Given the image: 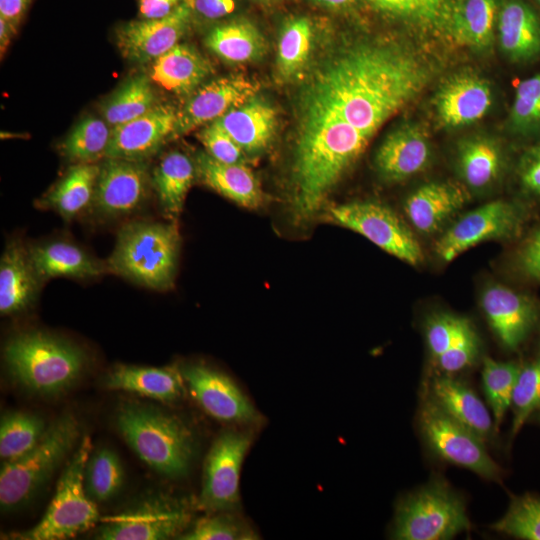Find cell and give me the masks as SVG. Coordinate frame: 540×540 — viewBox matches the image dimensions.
Here are the masks:
<instances>
[{"instance_id": "1", "label": "cell", "mask_w": 540, "mask_h": 540, "mask_svg": "<svg viewBox=\"0 0 540 540\" xmlns=\"http://www.w3.org/2000/svg\"><path fill=\"white\" fill-rule=\"evenodd\" d=\"M429 71L406 49L390 43H358L317 69L300 110L352 128L367 139L424 88Z\"/></svg>"}, {"instance_id": "2", "label": "cell", "mask_w": 540, "mask_h": 540, "mask_svg": "<svg viewBox=\"0 0 540 540\" xmlns=\"http://www.w3.org/2000/svg\"><path fill=\"white\" fill-rule=\"evenodd\" d=\"M369 141L353 129L300 114L292 167V208L298 220L317 213Z\"/></svg>"}, {"instance_id": "3", "label": "cell", "mask_w": 540, "mask_h": 540, "mask_svg": "<svg viewBox=\"0 0 540 540\" xmlns=\"http://www.w3.org/2000/svg\"><path fill=\"white\" fill-rule=\"evenodd\" d=\"M115 423L131 450L154 471L170 478L188 473L195 454V438L180 418L130 402L118 409Z\"/></svg>"}, {"instance_id": "4", "label": "cell", "mask_w": 540, "mask_h": 540, "mask_svg": "<svg viewBox=\"0 0 540 540\" xmlns=\"http://www.w3.org/2000/svg\"><path fill=\"white\" fill-rule=\"evenodd\" d=\"M10 375L42 395L66 390L83 372L87 357L77 345L42 331L12 336L4 348Z\"/></svg>"}, {"instance_id": "5", "label": "cell", "mask_w": 540, "mask_h": 540, "mask_svg": "<svg viewBox=\"0 0 540 540\" xmlns=\"http://www.w3.org/2000/svg\"><path fill=\"white\" fill-rule=\"evenodd\" d=\"M180 236L173 223L135 221L123 226L108 259V269L156 290L173 285Z\"/></svg>"}, {"instance_id": "6", "label": "cell", "mask_w": 540, "mask_h": 540, "mask_svg": "<svg viewBox=\"0 0 540 540\" xmlns=\"http://www.w3.org/2000/svg\"><path fill=\"white\" fill-rule=\"evenodd\" d=\"M81 426L71 413L48 425L40 441L21 457L4 461L0 470V506L12 511L28 504L72 454Z\"/></svg>"}, {"instance_id": "7", "label": "cell", "mask_w": 540, "mask_h": 540, "mask_svg": "<svg viewBox=\"0 0 540 540\" xmlns=\"http://www.w3.org/2000/svg\"><path fill=\"white\" fill-rule=\"evenodd\" d=\"M91 450V439L85 435L66 462L42 519L31 529L11 534L10 538L68 539L87 531L100 521L95 501L88 496L84 485V471Z\"/></svg>"}, {"instance_id": "8", "label": "cell", "mask_w": 540, "mask_h": 540, "mask_svg": "<svg viewBox=\"0 0 540 540\" xmlns=\"http://www.w3.org/2000/svg\"><path fill=\"white\" fill-rule=\"evenodd\" d=\"M469 528L463 498L437 478L398 502L391 536L398 540H446Z\"/></svg>"}, {"instance_id": "9", "label": "cell", "mask_w": 540, "mask_h": 540, "mask_svg": "<svg viewBox=\"0 0 540 540\" xmlns=\"http://www.w3.org/2000/svg\"><path fill=\"white\" fill-rule=\"evenodd\" d=\"M418 424L424 441L439 458L486 480L501 482L503 470L488 454L484 441L448 415L427 393L420 404Z\"/></svg>"}, {"instance_id": "10", "label": "cell", "mask_w": 540, "mask_h": 540, "mask_svg": "<svg viewBox=\"0 0 540 540\" xmlns=\"http://www.w3.org/2000/svg\"><path fill=\"white\" fill-rule=\"evenodd\" d=\"M251 441L249 433L236 429H227L215 439L204 461L201 509L215 513L238 507L240 472Z\"/></svg>"}, {"instance_id": "11", "label": "cell", "mask_w": 540, "mask_h": 540, "mask_svg": "<svg viewBox=\"0 0 540 540\" xmlns=\"http://www.w3.org/2000/svg\"><path fill=\"white\" fill-rule=\"evenodd\" d=\"M191 518L188 506L168 496L149 497L107 518L96 533L100 540H164L185 532Z\"/></svg>"}, {"instance_id": "12", "label": "cell", "mask_w": 540, "mask_h": 540, "mask_svg": "<svg viewBox=\"0 0 540 540\" xmlns=\"http://www.w3.org/2000/svg\"><path fill=\"white\" fill-rule=\"evenodd\" d=\"M331 219L370 240L387 253L416 265L422 260L419 243L397 215L372 201H354L329 210Z\"/></svg>"}, {"instance_id": "13", "label": "cell", "mask_w": 540, "mask_h": 540, "mask_svg": "<svg viewBox=\"0 0 540 540\" xmlns=\"http://www.w3.org/2000/svg\"><path fill=\"white\" fill-rule=\"evenodd\" d=\"M524 217L523 209L513 202L486 203L458 219L437 241L436 253L450 262L484 241L511 238L520 232Z\"/></svg>"}, {"instance_id": "14", "label": "cell", "mask_w": 540, "mask_h": 540, "mask_svg": "<svg viewBox=\"0 0 540 540\" xmlns=\"http://www.w3.org/2000/svg\"><path fill=\"white\" fill-rule=\"evenodd\" d=\"M149 181L144 161L107 158L100 166L92 206L102 216L128 215L146 201Z\"/></svg>"}, {"instance_id": "15", "label": "cell", "mask_w": 540, "mask_h": 540, "mask_svg": "<svg viewBox=\"0 0 540 540\" xmlns=\"http://www.w3.org/2000/svg\"><path fill=\"white\" fill-rule=\"evenodd\" d=\"M191 15L192 10L184 1L164 18L125 23L116 31L118 49L131 62H152L179 43L189 28Z\"/></svg>"}, {"instance_id": "16", "label": "cell", "mask_w": 540, "mask_h": 540, "mask_svg": "<svg viewBox=\"0 0 540 540\" xmlns=\"http://www.w3.org/2000/svg\"><path fill=\"white\" fill-rule=\"evenodd\" d=\"M257 89L256 83L242 76L221 77L198 87L177 111L173 136L214 122L229 110L252 99Z\"/></svg>"}, {"instance_id": "17", "label": "cell", "mask_w": 540, "mask_h": 540, "mask_svg": "<svg viewBox=\"0 0 540 540\" xmlns=\"http://www.w3.org/2000/svg\"><path fill=\"white\" fill-rule=\"evenodd\" d=\"M199 405L213 418L225 422H255L259 415L249 399L226 375L204 365L181 371Z\"/></svg>"}, {"instance_id": "18", "label": "cell", "mask_w": 540, "mask_h": 540, "mask_svg": "<svg viewBox=\"0 0 540 540\" xmlns=\"http://www.w3.org/2000/svg\"><path fill=\"white\" fill-rule=\"evenodd\" d=\"M176 116L171 106L156 105L142 116L112 127L105 158L145 161L173 136Z\"/></svg>"}, {"instance_id": "19", "label": "cell", "mask_w": 540, "mask_h": 540, "mask_svg": "<svg viewBox=\"0 0 540 540\" xmlns=\"http://www.w3.org/2000/svg\"><path fill=\"white\" fill-rule=\"evenodd\" d=\"M481 306L494 334L509 350H516L525 341L539 318L533 298L503 285L487 287Z\"/></svg>"}, {"instance_id": "20", "label": "cell", "mask_w": 540, "mask_h": 540, "mask_svg": "<svg viewBox=\"0 0 540 540\" xmlns=\"http://www.w3.org/2000/svg\"><path fill=\"white\" fill-rule=\"evenodd\" d=\"M492 90L480 76L463 72L450 77L435 98L439 122L446 128H460L482 119L492 105Z\"/></svg>"}, {"instance_id": "21", "label": "cell", "mask_w": 540, "mask_h": 540, "mask_svg": "<svg viewBox=\"0 0 540 540\" xmlns=\"http://www.w3.org/2000/svg\"><path fill=\"white\" fill-rule=\"evenodd\" d=\"M431 159V147L425 131L413 123L390 132L375 156L376 168L383 179L398 182L423 171Z\"/></svg>"}, {"instance_id": "22", "label": "cell", "mask_w": 540, "mask_h": 540, "mask_svg": "<svg viewBox=\"0 0 540 540\" xmlns=\"http://www.w3.org/2000/svg\"><path fill=\"white\" fill-rule=\"evenodd\" d=\"M499 45L513 62L540 57V19L524 0H504L497 17Z\"/></svg>"}, {"instance_id": "23", "label": "cell", "mask_w": 540, "mask_h": 540, "mask_svg": "<svg viewBox=\"0 0 540 540\" xmlns=\"http://www.w3.org/2000/svg\"><path fill=\"white\" fill-rule=\"evenodd\" d=\"M427 394L448 415L483 441L489 439L495 430L491 415L481 399L470 387L454 377L442 375L433 378Z\"/></svg>"}, {"instance_id": "24", "label": "cell", "mask_w": 540, "mask_h": 540, "mask_svg": "<svg viewBox=\"0 0 540 540\" xmlns=\"http://www.w3.org/2000/svg\"><path fill=\"white\" fill-rule=\"evenodd\" d=\"M42 280L29 249L20 242L7 245L0 261V312L11 315L24 311L35 299Z\"/></svg>"}, {"instance_id": "25", "label": "cell", "mask_w": 540, "mask_h": 540, "mask_svg": "<svg viewBox=\"0 0 540 540\" xmlns=\"http://www.w3.org/2000/svg\"><path fill=\"white\" fill-rule=\"evenodd\" d=\"M461 186L450 182H430L416 189L404 209L411 224L421 233L435 232L468 200Z\"/></svg>"}, {"instance_id": "26", "label": "cell", "mask_w": 540, "mask_h": 540, "mask_svg": "<svg viewBox=\"0 0 540 540\" xmlns=\"http://www.w3.org/2000/svg\"><path fill=\"white\" fill-rule=\"evenodd\" d=\"M249 154L263 151L276 130V112L268 103L250 99L214 121Z\"/></svg>"}, {"instance_id": "27", "label": "cell", "mask_w": 540, "mask_h": 540, "mask_svg": "<svg viewBox=\"0 0 540 540\" xmlns=\"http://www.w3.org/2000/svg\"><path fill=\"white\" fill-rule=\"evenodd\" d=\"M103 384L144 397L173 402L185 392L182 373L173 368L117 365L104 377Z\"/></svg>"}, {"instance_id": "28", "label": "cell", "mask_w": 540, "mask_h": 540, "mask_svg": "<svg viewBox=\"0 0 540 540\" xmlns=\"http://www.w3.org/2000/svg\"><path fill=\"white\" fill-rule=\"evenodd\" d=\"M212 73V66L196 49L177 44L152 61L150 79L175 94L194 92Z\"/></svg>"}, {"instance_id": "29", "label": "cell", "mask_w": 540, "mask_h": 540, "mask_svg": "<svg viewBox=\"0 0 540 540\" xmlns=\"http://www.w3.org/2000/svg\"><path fill=\"white\" fill-rule=\"evenodd\" d=\"M195 164L206 186L243 207L262 205L264 194L259 181L244 164L222 163L203 152L197 155Z\"/></svg>"}, {"instance_id": "30", "label": "cell", "mask_w": 540, "mask_h": 540, "mask_svg": "<svg viewBox=\"0 0 540 540\" xmlns=\"http://www.w3.org/2000/svg\"><path fill=\"white\" fill-rule=\"evenodd\" d=\"M498 11L497 0H453L448 31L463 46L487 50L493 43Z\"/></svg>"}, {"instance_id": "31", "label": "cell", "mask_w": 540, "mask_h": 540, "mask_svg": "<svg viewBox=\"0 0 540 540\" xmlns=\"http://www.w3.org/2000/svg\"><path fill=\"white\" fill-rule=\"evenodd\" d=\"M32 264L40 277L92 278L105 271L103 264L80 247L66 242L53 241L29 249Z\"/></svg>"}, {"instance_id": "32", "label": "cell", "mask_w": 540, "mask_h": 540, "mask_svg": "<svg viewBox=\"0 0 540 540\" xmlns=\"http://www.w3.org/2000/svg\"><path fill=\"white\" fill-rule=\"evenodd\" d=\"M197 174L196 164L180 151L167 153L155 167L151 182L164 216L176 222Z\"/></svg>"}, {"instance_id": "33", "label": "cell", "mask_w": 540, "mask_h": 540, "mask_svg": "<svg viewBox=\"0 0 540 540\" xmlns=\"http://www.w3.org/2000/svg\"><path fill=\"white\" fill-rule=\"evenodd\" d=\"M100 166L77 163L43 198V207H50L69 221L92 206Z\"/></svg>"}, {"instance_id": "34", "label": "cell", "mask_w": 540, "mask_h": 540, "mask_svg": "<svg viewBox=\"0 0 540 540\" xmlns=\"http://www.w3.org/2000/svg\"><path fill=\"white\" fill-rule=\"evenodd\" d=\"M502 165L501 147L488 136H470L458 145L457 167L460 176L473 189L491 185L500 175Z\"/></svg>"}, {"instance_id": "35", "label": "cell", "mask_w": 540, "mask_h": 540, "mask_svg": "<svg viewBox=\"0 0 540 540\" xmlns=\"http://www.w3.org/2000/svg\"><path fill=\"white\" fill-rule=\"evenodd\" d=\"M206 46L219 58L230 63H245L262 57L266 43L258 29L249 22L235 21L212 29Z\"/></svg>"}, {"instance_id": "36", "label": "cell", "mask_w": 540, "mask_h": 540, "mask_svg": "<svg viewBox=\"0 0 540 540\" xmlns=\"http://www.w3.org/2000/svg\"><path fill=\"white\" fill-rule=\"evenodd\" d=\"M151 81L146 75L128 80L104 103V120L115 127L142 116L158 105Z\"/></svg>"}, {"instance_id": "37", "label": "cell", "mask_w": 540, "mask_h": 540, "mask_svg": "<svg viewBox=\"0 0 540 540\" xmlns=\"http://www.w3.org/2000/svg\"><path fill=\"white\" fill-rule=\"evenodd\" d=\"M48 425L33 413L11 411L0 422V457L15 460L30 451L42 438Z\"/></svg>"}, {"instance_id": "38", "label": "cell", "mask_w": 540, "mask_h": 540, "mask_svg": "<svg viewBox=\"0 0 540 540\" xmlns=\"http://www.w3.org/2000/svg\"><path fill=\"white\" fill-rule=\"evenodd\" d=\"M107 124L95 117L82 119L62 142V154L76 164L95 163L105 157L112 133Z\"/></svg>"}, {"instance_id": "39", "label": "cell", "mask_w": 540, "mask_h": 540, "mask_svg": "<svg viewBox=\"0 0 540 540\" xmlns=\"http://www.w3.org/2000/svg\"><path fill=\"white\" fill-rule=\"evenodd\" d=\"M312 43V27L305 17H293L282 27L278 42L277 69L285 79L298 76L305 68Z\"/></svg>"}, {"instance_id": "40", "label": "cell", "mask_w": 540, "mask_h": 540, "mask_svg": "<svg viewBox=\"0 0 540 540\" xmlns=\"http://www.w3.org/2000/svg\"><path fill=\"white\" fill-rule=\"evenodd\" d=\"M123 482V465L115 451L101 448L90 454L84 471V485L92 500L105 502L114 498Z\"/></svg>"}, {"instance_id": "41", "label": "cell", "mask_w": 540, "mask_h": 540, "mask_svg": "<svg viewBox=\"0 0 540 540\" xmlns=\"http://www.w3.org/2000/svg\"><path fill=\"white\" fill-rule=\"evenodd\" d=\"M520 367L515 362H500L486 357L482 367V386L497 429L511 406Z\"/></svg>"}, {"instance_id": "42", "label": "cell", "mask_w": 540, "mask_h": 540, "mask_svg": "<svg viewBox=\"0 0 540 540\" xmlns=\"http://www.w3.org/2000/svg\"><path fill=\"white\" fill-rule=\"evenodd\" d=\"M491 528L520 539L540 540V497L531 494L514 497L505 515Z\"/></svg>"}, {"instance_id": "43", "label": "cell", "mask_w": 540, "mask_h": 540, "mask_svg": "<svg viewBox=\"0 0 540 540\" xmlns=\"http://www.w3.org/2000/svg\"><path fill=\"white\" fill-rule=\"evenodd\" d=\"M511 437L517 435L527 419L540 410V353L520 367L513 389Z\"/></svg>"}, {"instance_id": "44", "label": "cell", "mask_w": 540, "mask_h": 540, "mask_svg": "<svg viewBox=\"0 0 540 540\" xmlns=\"http://www.w3.org/2000/svg\"><path fill=\"white\" fill-rule=\"evenodd\" d=\"M376 7L392 15L417 23L449 28L453 0H370Z\"/></svg>"}, {"instance_id": "45", "label": "cell", "mask_w": 540, "mask_h": 540, "mask_svg": "<svg viewBox=\"0 0 540 540\" xmlns=\"http://www.w3.org/2000/svg\"><path fill=\"white\" fill-rule=\"evenodd\" d=\"M509 125L518 135L540 133V72L517 85Z\"/></svg>"}, {"instance_id": "46", "label": "cell", "mask_w": 540, "mask_h": 540, "mask_svg": "<svg viewBox=\"0 0 540 540\" xmlns=\"http://www.w3.org/2000/svg\"><path fill=\"white\" fill-rule=\"evenodd\" d=\"M230 511L215 512L195 522L189 531L182 533L181 540H251L254 532L238 516Z\"/></svg>"}, {"instance_id": "47", "label": "cell", "mask_w": 540, "mask_h": 540, "mask_svg": "<svg viewBox=\"0 0 540 540\" xmlns=\"http://www.w3.org/2000/svg\"><path fill=\"white\" fill-rule=\"evenodd\" d=\"M474 332L467 319L449 313L434 314L425 324L426 342L434 359Z\"/></svg>"}, {"instance_id": "48", "label": "cell", "mask_w": 540, "mask_h": 540, "mask_svg": "<svg viewBox=\"0 0 540 540\" xmlns=\"http://www.w3.org/2000/svg\"><path fill=\"white\" fill-rule=\"evenodd\" d=\"M198 138L215 160L227 164H244V151L215 122L203 128Z\"/></svg>"}, {"instance_id": "49", "label": "cell", "mask_w": 540, "mask_h": 540, "mask_svg": "<svg viewBox=\"0 0 540 540\" xmlns=\"http://www.w3.org/2000/svg\"><path fill=\"white\" fill-rule=\"evenodd\" d=\"M479 352V341L476 333H472L450 347L435 361L444 375L462 371L473 364Z\"/></svg>"}, {"instance_id": "50", "label": "cell", "mask_w": 540, "mask_h": 540, "mask_svg": "<svg viewBox=\"0 0 540 540\" xmlns=\"http://www.w3.org/2000/svg\"><path fill=\"white\" fill-rule=\"evenodd\" d=\"M517 174L523 192L540 198V142L528 147L521 154Z\"/></svg>"}, {"instance_id": "51", "label": "cell", "mask_w": 540, "mask_h": 540, "mask_svg": "<svg viewBox=\"0 0 540 540\" xmlns=\"http://www.w3.org/2000/svg\"><path fill=\"white\" fill-rule=\"evenodd\" d=\"M516 264L524 278L540 282V225L523 242L517 253Z\"/></svg>"}, {"instance_id": "52", "label": "cell", "mask_w": 540, "mask_h": 540, "mask_svg": "<svg viewBox=\"0 0 540 540\" xmlns=\"http://www.w3.org/2000/svg\"><path fill=\"white\" fill-rule=\"evenodd\" d=\"M192 12L209 20L219 19L231 14L235 9V0H184Z\"/></svg>"}, {"instance_id": "53", "label": "cell", "mask_w": 540, "mask_h": 540, "mask_svg": "<svg viewBox=\"0 0 540 540\" xmlns=\"http://www.w3.org/2000/svg\"><path fill=\"white\" fill-rule=\"evenodd\" d=\"M184 0H138L141 19H160L170 15Z\"/></svg>"}, {"instance_id": "54", "label": "cell", "mask_w": 540, "mask_h": 540, "mask_svg": "<svg viewBox=\"0 0 540 540\" xmlns=\"http://www.w3.org/2000/svg\"><path fill=\"white\" fill-rule=\"evenodd\" d=\"M33 0H0V17L18 28Z\"/></svg>"}, {"instance_id": "55", "label": "cell", "mask_w": 540, "mask_h": 540, "mask_svg": "<svg viewBox=\"0 0 540 540\" xmlns=\"http://www.w3.org/2000/svg\"><path fill=\"white\" fill-rule=\"evenodd\" d=\"M16 30L17 28L14 27L10 22L3 17H0V46L2 54L5 52Z\"/></svg>"}, {"instance_id": "56", "label": "cell", "mask_w": 540, "mask_h": 540, "mask_svg": "<svg viewBox=\"0 0 540 540\" xmlns=\"http://www.w3.org/2000/svg\"><path fill=\"white\" fill-rule=\"evenodd\" d=\"M312 1L328 8L343 9V8L350 7L357 0H312Z\"/></svg>"}, {"instance_id": "57", "label": "cell", "mask_w": 540, "mask_h": 540, "mask_svg": "<svg viewBox=\"0 0 540 540\" xmlns=\"http://www.w3.org/2000/svg\"><path fill=\"white\" fill-rule=\"evenodd\" d=\"M261 1L268 2V3H273V2H277L279 0H261Z\"/></svg>"}, {"instance_id": "58", "label": "cell", "mask_w": 540, "mask_h": 540, "mask_svg": "<svg viewBox=\"0 0 540 540\" xmlns=\"http://www.w3.org/2000/svg\"><path fill=\"white\" fill-rule=\"evenodd\" d=\"M540 4V0H536Z\"/></svg>"}, {"instance_id": "59", "label": "cell", "mask_w": 540, "mask_h": 540, "mask_svg": "<svg viewBox=\"0 0 540 540\" xmlns=\"http://www.w3.org/2000/svg\"><path fill=\"white\" fill-rule=\"evenodd\" d=\"M539 418H540V410H539Z\"/></svg>"}]
</instances>
